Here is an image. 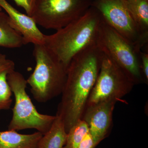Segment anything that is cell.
<instances>
[{
    "label": "cell",
    "instance_id": "cell-19",
    "mask_svg": "<svg viewBox=\"0 0 148 148\" xmlns=\"http://www.w3.org/2000/svg\"><path fill=\"white\" fill-rule=\"evenodd\" d=\"M95 147L92 137L88 132L80 143L78 148H94Z\"/></svg>",
    "mask_w": 148,
    "mask_h": 148
},
{
    "label": "cell",
    "instance_id": "cell-13",
    "mask_svg": "<svg viewBox=\"0 0 148 148\" xmlns=\"http://www.w3.org/2000/svg\"><path fill=\"white\" fill-rule=\"evenodd\" d=\"M67 137L64 122L61 117L56 114L50 129L42 135L37 148H63Z\"/></svg>",
    "mask_w": 148,
    "mask_h": 148
},
{
    "label": "cell",
    "instance_id": "cell-5",
    "mask_svg": "<svg viewBox=\"0 0 148 148\" xmlns=\"http://www.w3.org/2000/svg\"><path fill=\"white\" fill-rule=\"evenodd\" d=\"M96 44L103 53L113 59L126 72L135 84L143 79L140 53L116 32L103 18Z\"/></svg>",
    "mask_w": 148,
    "mask_h": 148
},
{
    "label": "cell",
    "instance_id": "cell-12",
    "mask_svg": "<svg viewBox=\"0 0 148 148\" xmlns=\"http://www.w3.org/2000/svg\"><path fill=\"white\" fill-rule=\"evenodd\" d=\"M14 70V62L0 52V110L10 109L12 103V92L8 81V76Z\"/></svg>",
    "mask_w": 148,
    "mask_h": 148
},
{
    "label": "cell",
    "instance_id": "cell-1",
    "mask_svg": "<svg viewBox=\"0 0 148 148\" xmlns=\"http://www.w3.org/2000/svg\"><path fill=\"white\" fill-rule=\"evenodd\" d=\"M103 56L95 43L77 53L69 64L56 113L62 119L67 132L82 119L100 71Z\"/></svg>",
    "mask_w": 148,
    "mask_h": 148
},
{
    "label": "cell",
    "instance_id": "cell-2",
    "mask_svg": "<svg viewBox=\"0 0 148 148\" xmlns=\"http://www.w3.org/2000/svg\"><path fill=\"white\" fill-rule=\"evenodd\" d=\"M103 20L101 12L91 6L79 18L52 34L45 35L43 45L67 69L77 53L96 43Z\"/></svg>",
    "mask_w": 148,
    "mask_h": 148
},
{
    "label": "cell",
    "instance_id": "cell-18",
    "mask_svg": "<svg viewBox=\"0 0 148 148\" xmlns=\"http://www.w3.org/2000/svg\"><path fill=\"white\" fill-rule=\"evenodd\" d=\"M16 5L25 10L27 15L31 16L35 0H13Z\"/></svg>",
    "mask_w": 148,
    "mask_h": 148
},
{
    "label": "cell",
    "instance_id": "cell-10",
    "mask_svg": "<svg viewBox=\"0 0 148 148\" xmlns=\"http://www.w3.org/2000/svg\"><path fill=\"white\" fill-rule=\"evenodd\" d=\"M0 7L5 11L12 27L23 37L26 44H43L45 35L40 31L32 17L18 11L6 0H0Z\"/></svg>",
    "mask_w": 148,
    "mask_h": 148
},
{
    "label": "cell",
    "instance_id": "cell-8",
    "mask_svg": "<svg viewBox=\"0 0 148 148\" xmlns=\"http://www.w3.org/2000/svg\"><path fill=\"white\" fill-rule=\"evenodd\" d=\"M92 6L98 10L105 21L138 51L147 47L148 36L141 31L124 0H93Z\"/></svg>",
    "mask_w": 148,
    "mask_h": 148
},
{
    "label": "cell",
    "instance_id": "cell-16",
    "mask_svg": "<svg viewBox=\"0 0 148 148\" xmlns=\"http://www.w3.org/2000/svg\"><path fill=\"white\" fill-rule=\"evenodd\" d=\"M88 132L89 128L87 123L83 120H79L67 132L66 144L63 148H78Z\"/></svg>",
    "mask_w": 148,
    "mask_h": 148
},
{
    "label": "cell",
    "instance_id": "cell-4",
    "mask_svg": "<svg viewBox=\"0 0 148 148\" xmlns=\"http://www.w3.org/2000/svg\"><path fill=\"white\" fill-rule=\"evenodd\" d=\"M8 81L15 98L8 130L34 129L43 135L45 134L50 129L56 116L43 114L37 110L26 92L27 79L21 73L12 72L8 76Z\"/></svg>",
    "mask_w": 148,
    "mask_h": 148
},
{
    "label": "cell",
    "instance_id": "cell-11",
    "mask_svg": "<svg viewBox=\"0 0 148 148\" xmlns=\"http://www.w3.org/2000/svg\"><path fill=\"white\" fill-rule=\"evenodd\" d=\"M42 134H21L14 130L0 131V148H37Z\"/></svg>",
    "mask_w": 148,
    "mask_h": 148
},
{
    "label": "cell",
    "instance_id": "cell-3",
    "mask_svg": "<svg viewBox=\"0 0 148 148\" xmlns=\"http://www.w3.org/2000/svg\"><path fill=\"white\" fill-rule=\"evenodd\" d=\"M33 55L36 67L27 83L35 100L45 103L62 93L67 69L44 45H34Z\"/></svg>",
    "mask_w": 148,
    "mask_h": 148
},
{
    "label": "cell",
    "instance_id": "cell-6",
    "mask_svg": "<svg viewBox=\"0 0 148 148\" xmlns=\"http://www.w3.org/2000/svg\"><path fill=\"white\" fill-rule=\"evenodd\" d=\"M93 0H35L31 17L47 29L59 30L82 16Z\"/></svg>",
    "mask_w": 148,
    "mask_h": 148
},
{
    "label": "cell",
    "instance_id": "cell-21",
    "mask_svg": "<svg viewBox=\"0 0 148 148\" xmlns=\"http://www.w3.org/2000/svg\"><path fill=\"white\" fill-rule=\"evenodd\" d=\"M126 1H132V0H126Z\"/></svg>",
    "mask_w": 148,
    "mask_h": 148
},
{
    "label": "cell",
    "instance_id": "cell-17",
    "mask_svg": "<svg viewBox=\"0 0 148 148\" xmlns=\"http://www.w3.org/2000/svg\"><path fill=\"white\" fill-rule=\"evenodd\" d=\"M142 50L140 53V65L143 78L146 82L148 81V49Z\"/></svg>",
    "mask_w": 148,
    "mask_h": 148
},
{
    "label": "cell",
    "instance_id": "cell-7",
    "mask_svg": "<svg viewBox=\"0 0 148 148\" xmlns=\"http://www.w3.org/2000/svg\"><path fill=\"white\" fill-rule=\"evenodd\" d=\"M135 84L133 80L118 64L103 53L100 71L86 107L110 99L120 101L130 92Z\"/></svg>",
    "mask_w": 148,
    "mask_h": 148
},
{
    "label": "cell",
    "instance_id": "cell-9",
    "mask_svg": "<svg viewBox=\"0 0 148 148\" xmlns=\"http://www.w3.org/2000/svg\"><path fill=\"white\" fill-rule=\"evenodd\" d=\"M114 99L102 101L86 108L82 119L87 123L95 147L107 137L112 121Z\"/></svg>",
    "mask_w": 148,
    "mask_h": 148
},
{
    "label": "cell",
    "instance_id": "cell-20",
    "mask_svg": "<svg viewBox=\"0 0 148 148\" xmlns=\"http://www.w3.org/2000/svg\"><path fill=\"white\" fill-rule=\"evenodd\" d=\"M2 9L1 8V7H0V10H2Z\"/></svg>",
    "mask_w": 148,
    "mask_h": 148
},
{
    "label": "cell",
    "instance_id": "cell-14",
    "mask_svg": "<svg viewBox=\"0 0 148 148\" xmlns=\"http://www.w3.org/2000/svg\"><path fill=\"white\" fill-rule=\"evenodd\" d=\"M26 44L23 37L12 27L7 14L0 10V47L16 48Z\"/></svg>",
    "mask_w": 148,
    "mask_h": 148
},
{
    "label": "cell",
    "instance_id": "cell-15",
    "mask_svg": "<svg viewBox=\"0 0 148 148\" xmlns=\"http://www.w3.org/2000/svg\"><path fill=\"white\" fill-rule=\"evenodd\" d=\"M125 5L144 34L148 36V0H124Z\"/></svg>",
    "mask_w": 148,
    "mask_h": 148
}]
</instances>
